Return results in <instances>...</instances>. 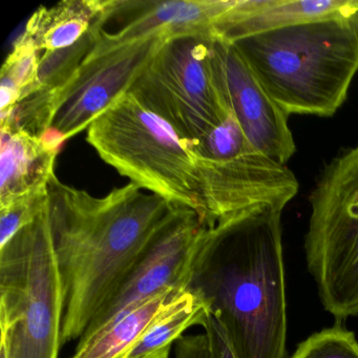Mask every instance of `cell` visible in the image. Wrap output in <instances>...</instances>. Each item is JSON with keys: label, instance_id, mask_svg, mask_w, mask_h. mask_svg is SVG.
Returning a JSON list of instances; mask_svg holds the SVG:
<instances>
[{"label": "cell", "instance_id": "obj_1", "mask_svg": "<svg viewBox=\"0 0 358 358\" xmlns=\"http://www.w3.org/2000/svg\"><path fill=\"white\" fill-rule=\"evenodd\" d=\"M48 196L64 289V345L80 339L180 205L133 183L97 198L56 175Z\"/></svg>", "mask_w": 358, "mask_h": 358}, {"label": "cell", "instance_id": "obj_7", "mask_svg": "<svg viewBox=\"0 0 358 358\" xmlns=\"http://www.w3.org/2000/svg\"><path fill=\"white\" fill-rule=\"evenodd\" d=\"M192 150L210 226L257 209L282 211L299 192L292 171L257 150L232 113Z\"/></svg>", "mask_w": 358, "mask_h": 358}, {"label": "cell", "instance_id": "obj_4", "mask_svg": "<svg viewBox=\"0 0 358 358\" xmlns=\"http://www.w3.org/2000/svg\"><path fill=\"white\" fill-rule=\"evenodd\" d=\"M64 313L48 198L35 221L0 248V348L7 358H58Z\"/></svg>", "mask_w": 358, "mask_h": 358}, {"label": "cell", "instance_id": "obj_6", "mask_svg": "<svg viewBox=\"0 0 358 358\" xmlns=\"http://www.w3.org/2000/svg\"><path fill=\"white\" fill-rule=\"evenodd\" d=\"M306 261L322 307L358 317V144L335 158L312 192Z\"/></svg>", "mask_w": 358, "mask_h": 358}, {"label": "cell", "instance_id": "obj_10", "mask_svg": "<svg viewBox=\"0 0 358 358\" xmlns=\"http://www.w3.org/2000/svg\"><path fill=\"white\" fill-rule=\"evenodd\" d=\"M169 37H152L85 59L74 78L56 90L60 108L50 135L62 144L89 129L100 114L129 91Z\"/></svg>", "mask_w": 358, "mask_h": 358}, {"label": "cell", "instance_id": "obj_3", "mask_svg": "<svg viewBox=\"0 0 358 358\" xmlns=\"http://www.w3.org/2000/svg\"><path fill=\"white\" fill-rule=\"evenodd\" d=\"M232 45L288 115L333 116L358 71V35L349 17L294 24Z\"/></svg>", "mask_w": 358, "mask_h": 358}, {"label": "cell", "instance_id": "obj_12", "mask_svg": "<svg viewBox=\"0 0 358 358\" xmlns=\"http://www.w3.org/2000/svg\"><path fill=\"white\" fill-rule=\"evenodd\" d=\"M236 3V0L127 1V10L137 14L118 32L110 34L103 31L87 59L152 37L213 33L215 22Z\"/></svg>", "mask_w": 358, "mask_h": 358}, {"label": "cell", "instance_id": "obj_16", "mask_svg": "<svg viewBox=\"0 0 358 358\" xmlns=\"http://www.w3.org/2000/svg\"><path fill=\"white\" fill-rule=\"evenodd\" d=\"M180 291L166 289L127 308L91 336L79 339L76 350L69 358H127L169 299Z\"/></svg>", "mask_w": 358, "mask_h": 358}, {"label": "cell", "instance_id": "obj_20", "mask_svg": "<svg viewBox=\"0 0 358 358\" xmlns=\"http://www.w3.org/2000/svg\"><path fill=\"white\" fill-rule=\"evenodd\" d=\"M290 358H358V341L343 322L310 335Z\"/></svg>", "mask_w": 358, "mask_h": 358}, {"label": "cell", "instance_id": "obj_9", "mask_svg": "<svg viewBox=\"0 0 358 358\" xmlns=\"http://www.w3.org/2000/svg\"><path fill=\"white\" fill-rule=\"evenodd\" d=\"M209 227L196 211L179 206L80 339L91 336L135 303L166 289H186L196 250Z\"/></svg>", "mask_w": 358, "mask_h": 358}, {"label": "cell", "instance_id": "obj_22", "mask_svg": "<svg viewBox=\"0 0 358 358\" xmlns=\"http://www.w3.org/2000/svg\"><path fill=\"white\" fill-rule=\"evenodd\" d=\"M201 326L204 328L208 341V358H238L227 331L210 311Z\"/></svg>", "mask_w": 358, "mask_h": 358}, {"label": "cell", "instance_id": "obj_19", "mask_svg": "<svg viewBox=\"0 0 358 358\" xmlns=\"http://www.w3.org/2000/svg\"><path fill=\"white\" fill-rule=\"evenodd\" d=\"M38 50L32 39L24 34L15 41L0 73V112L8 114L27 97L36 83Z\"/></svg>", "mask_w": 358, "mask_h": 358}, {"label": "cell", "instance_id": "obj_15", "mask_svg": "<svg viewBox=\"0 0 358 358\" xmlns=\"http://www.w3.org/2000/svg\"><path fill=\"white\" fill-rule=\"evenodd\" d=\"M115 0H64L41 7L27 22L24 33L38 51L53 52L72 47L114 7Z\"/></svg>", "mask_w": 358, "mask_h": 358}, {"label": "cell", "instance_id": "obj_17", "mask_svg": "<svg viewBox=\"0 0 358 358\" xmlns=\"http://www.w3.org/2000/svg\"><path fill=\"white\" fill-rule=\"evenodd\" d=\"M208 311L207 303L196 293L187 289L180 291L169 299L127 358H139L173 345L190 327L202 324Z\"/></svg>", "mask_w": 358, "mask_h": 358}, {"label": "cell", "instance_id": "obj_24", "mask_svg": "<svg viewBox=\"0 0 358 358\" xmlns=\"http://www.w3.org/2000/svg\"><path fill=\"white\" fill-rule=\"evenodd\" d=\"M171 345L162 348V349L157 350L152 353L146 354L139 358H171Z\"/></svg>", "mask_w": 358, "mask_h": 358}, {"label": "cell", "instance_id": "obj_21", "mask_svg": "<svg viewBox=\"0 0 358 358\" xmlns=\"http://www.w3.org/2000/svg\"><path fill=\"white\" fill-rule=\"evenodd\" d=\"M48 189L0 206V248L41 215L48 203Z\"/></svg>", "mask_w": 358, "mask_h": 358}, {"label": "cell", "instance_id": "obj_8", "mask_svg": "<svg viewBox=\"0 0 358 358\" xmlns=\"http://www.w3.org/2000/svg\"><path fill=\"white\" fill-rule=\"evenodd\" d=\"M215 33L169 37L129 89L194 143L230 116L215 64Z\"/></svg>", "mask_w": 358, "mask_h": 358}, {"label": "cell", "instance_id": "obj_2", "mask_svg": "<svg viewBox=\"0 0 358 358\" xmlns=\"http://www.w3.org/2000/svg\"><path fill=\"white\" fill-rule=\"evenodd\" d=\"M186 289L223 324L236 357L286 358L282 210L257 209L209 227Z\"/></svg>", "mask_w": 358, "mask_h": 358}, {"label": "cell", "instance_id": "obj_18", "mask_svg": "<svg viewBox=\"0 0 358 358\" xmlns=\"http://www.w3.org/2000/svg\"><path fill=\"white\" fill-rule=\"evenodd\" d=\"M120 3L121 0H115L113 9L102 15L89 33L72 47L57 51L45 52L39 58L36 83L28 96L32 95L35 92L54 91L66 87L74 78L87 56L97 45L104 31V24L110 18L119 15Z\"/></svg>", "mask_w": 358, "mask_h": 358}, {"label": "cell", "instance_id": "obj_5", "mask_svg": "<svg viewBox=\"0 0 358 358\" xmlns=\"http://www.w3.org/2000/svg\"><path fill=\"white\" fill-rule=\"evenodd\" d=\"M87 140L131 183L196 211L206 222L192 143L133 94H123L100 114Z\"/></svg>", "mask_w": 358, "mask_h": 358}, {"label": "cell", "instance_id": "obj_23", "mask_svg": "<svg viewBox=\"0 0 358 358\" xmlns=\"http://www.w3.org/2000/svg\"><path fill=\"white\" fill-rule=\"evenodd\" d=\"M175 358H208L206 334L186 335L176 341Z\"/></svg>", "mask_w": 358, "mask_h": 358}, {"label": "cell", "instance_id": "obj_13", "mask_svg": "<svg viewBox=\"0 0 358 358\" xmlns=\"http://www.w3.org/2000/svg\"><path fill=\"white\" fill-rule=\"evenodd\" d=\"M358 0H236L213 27L220 41L242 39L303 22L349 17Z\"/></svg>", "mask_w": 358, "mask_h": 358}, {"label": "cell", "instance_id": "obj_14", "mask_svg": "<svg viewBox=\"0 0 358 358\" xmlns=\"http://www.w3.org/2000/svg\"><path fill=\"white\" fill-rule=\"evenodd\" d=\"M0 206L47 190L62 145L9 127H0Z\"/></svg>", "mask_w": 358, "mask_h": 358}, {"label": "cell", "instance_id": "obj_25", "mask_svg": "<svg viewBox=\"0 0 358 358\" xmlns=\"http://www.w3.org/2000/svg\"><path fill=\"white\" fill-rule=\"evenodd\" d=\"M349 20L358 35V8H356L355 11L349 16Z\"/></svg>", "mask_w": 358, "mask_h": 358}, {"label": "cell", "instance_id": "obj_11", "mask_svg": "<svg viewBox=\"0 0 358 358\" xmlns=\"http://www.w3.org/2000/svg\"><path fill=\"white\" fill-rule=\"evenodd\" d=\"M215 64L230 112L259 152L286 165L296 148L289 115L268 95L232 43L215 37Z\"/></svg>", "mask_w": 358, "mask_h": 358}]
</instances>
